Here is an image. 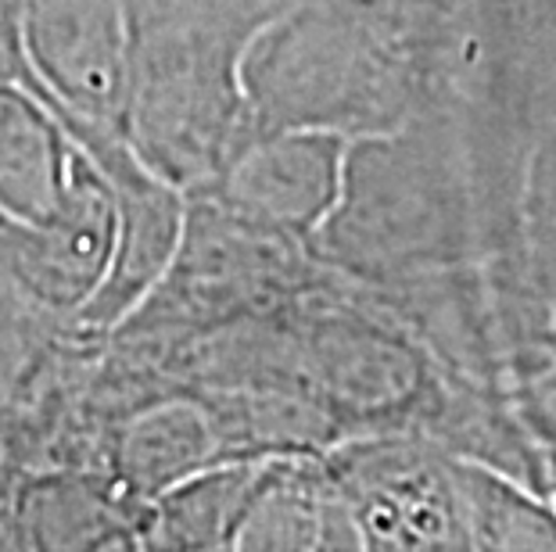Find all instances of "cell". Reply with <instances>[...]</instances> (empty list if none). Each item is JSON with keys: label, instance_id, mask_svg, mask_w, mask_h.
Here are the masks:
<instances>
[{"label": "cell", "instance_id": "2", "mask_svg": "<svg viewBox=\"0 0 556 552\" xmlns=\"http://www.w3.org/2000/svg\"><path fill=\"white\" fill-rule=\"evenodd\" d=\"M26 68L15 84L123 133L126 26L119 0H22Z\"/></svg>", "mask_w": 556, "mask_h": 552}, {"label": "cell", "instance_id": "1", "mask_svg": "<svg viewBox=\"0 0 556 552\" xmlns=\"http://www.w3.org/2000/svg\"><path fill=\"white\" fill-rule=\"evenodd\" d=\"M126 26L123 137L176 191L208 194L241 158L244 47L258 0H119Z\"/></svg>", "mask_w": 556, "mask_h": 552}]
</instances>
